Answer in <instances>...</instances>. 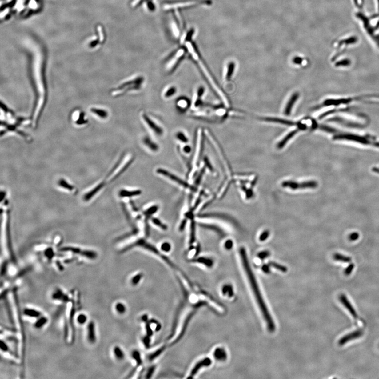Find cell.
Here are the masks:
<instances>
[{
	"label": "cell",
	"instance_id": "obj_7",
	"mask_svg": "<svg viewBox=\"0 0 379 379\" xmlns=\"http://www.w3.org/2000/svg\"><path fill=\"white\" fill-rule=\"evenodd\" d=\"M212 364V360L209 357H205L204 359L201 360L194 365L193 368L192 369L191 371L189 374V376L188 378H193L194 376L197 375L201 369L204 367H208L210 366Z\"/></svg>",
	"mask_w": 379,
	"mask_h": 379
},
{
	"label": "cell",
	"instance_id": "obj_14",
	"mask_svg": "<svg viewBox=\"0 0 379 379\" xmlns=\"http://www.w3.org/2000/svg\"><path fill=\"white\" fill-rule=\"evenodd\" d=\"M339 298H340V301L342 303L343 305L346 308L347 310H348L350 313L351 314L353 317H354L355 319L357 318V314L356 313L354 309L352 307V305H351L350 302H349V301L346 298V297L344 294H342L340 296Z\"/></svg>",
	"mask_w": 379,
	"mask_h": 379
},
{
	"label": "cell",
	"instance_id": "obj_11",
	"mask_svg": "<svg viewBox=\"0 0 379 379\" xmlns=\"http://www.w3.org/2000/svg\"><path fill=\"white\" fill-rule=\"evenodd\" d=\"M183 51L184 50L183 49L180 50L178 52V53L175 54V57L173 58V59L171 61V62H170V64L168 66L167 68H168V71L171 72L175 69L182 60V58H183V56L184 55V51Z\"/></svg>",
	"mask_w": 379,
	"mask_h": 379
},
{
	"label": "cell",
	"instance_id": "obj_21",
	"mask_svg": "<svg viewBox=\"0 0 379 379\" xmlns=\"http://www.w3.org/2000/svg\"><path fill=\"white\" fill-rule=\"evenodd\" d=\"M48 318L46 316L42 315L40 317H38L37 321H35L34 325V327L36 329H41L46 325L48 322Z\"/></svg>",
	"mask_w": 379,
	"mask_h": 379
},
{
	"label": "cell",
	"instance_id": "obj_5",
	"mask_svg": "<svg viewBox=\"0 0 379 379\" xmlns=\"http://www.w3.org/2000/svg\"><path fill=\"white\" fill-rule=\"evenodd\" d=\"M157 173H158L159 174H161V175L165 176L166 178H168L169 179H170L171 180L177 183L178 184H179V185H180L181 186H183V187H184L185 188L190 189L191 190L194 192L197 191L196 190L197 189L194 186H191L188 182H186V181H184V180H183L182 179L179 178V177H177V176L174 175V174H173L171 173V172L168 171L166 170L163 169H161V168H159L158 169H157Z\"/></svg>",
	"mask_w": 379,
	"mask_h": 379
},
{
	"label": "cell",
	"instance_id": "obj_24",
	"mask_svg": "<svg viewBox=\"0 0 379 379\" xmlns=\"http://www.w3.org/2000/svg\"><path fill=\"white\" fill-rule=\"evenodd\" d=\"M189 101L186 98H181L177 101V106L180 109L185 110L189 106Z\"/></svg>",
	"mask_w": 379,
	"mask_h": 379
},
{
	"label": "cell",
	"instance_id": "obj_34",
	"mask_svg": "<svg viewBox=\"0 0 379 379\" xmlns=\"http://www.w3.org/2000/svg\"><path fill=\"white\" fill-rule=\"evenodd\" d=\"M158 210L159 206L158 205H153L146 210V211L144 212V214L146 216H150L157 212Z\"/></svg>",
	"mask_w": 379,
	"mask_h": 379
},
{
	"label": "cell",
	"instance_id": "obj_32",
	"mask_svg": "<svg viewBox=\"0 0 379 379\" xmlns=\"http://www.w3.org/2000/svg\"><path fill=\"white\" fill-rule=\"evenodd\" d=\"M269 264L270 265V266H272L276 269L277 270H279L280 271L283 272H286L287 271V268L285 266H283L281 264H278L277 263L270 262L269 263Z\"/></svg>",
	"mask_w": 379,
	"mask_h": 379
},
{
	"label": "cell",
	"instance_id": "obj_51",
	"mask_svg": "<svg viewBox=\"0 0 379 379\" xmlns=\"http://www.w3.org/2000/svg\"><path fill=\"white\" fill-rule=\"evenodd\" d=\"M302 61V58H299V57L298 58H295L293 59V62L295 64H301Z\"/></svg>",
	"mask_w": 379,
	"mask_h": 379
},
{
	"label": "cell",
	"instance_id": "obj_35",
	"mask_svg": "<svg viewBox=\"0 0 379 379\" xmlns=\"http://www.w3.org/2000/svg\"><path fill=\"white\" fill-rule=\"evenodd\" d=\"M143 277V274L142 273H138L134 275L132 278L131 282L133 285H137L140 282L141 279Z\"/></svg>",
	"mask_w": 379,
	"mask_h": 379
},
{
	"label": "cell",
	"instance_id": "obj_47",
	"mask_svg": "<svg viewBox=\"0 0 379 379\" xmlns=\"http://www.w3.org/2000/svg\"><path fill=\"white\" fill-rule=\"evenodd\" d=\"M155 370V367L154 366H152L151 368L149 370H148V372L146 374V378H150L151 377V376L153 375V373L154 372V371Z\"/></svg>",
	"mask_w": 379,
	"mask_h": 379
},
{
	"label": "cell",
	"instance_id": "obj_2",
	"mask_svg": "<svg viewBox=\"0 0 379 379\" xmlns=\"http://www.w3.org/2000/svg\"><path fill=\"white\" fill-rule=\"evenodd\" d=\"M333 139L334 140H346L358 143L364 145H372L379 148V142L376 141L372 136H363L352 133H340L335 134Z\"/></svg>",
	"mask_w": 379,
	"mask_h": 379
},
{
	"label": "cell",
	"instance_id": "obj_50",
	"mask_svg": "<svg viewBox=\"0 0 379 379\" xmlns=\"http://www.w3.org/2000/svg\"><path fill=\"white\" fill-rule=\"evenodd\" d=\"M186 223H187V220L186 219H184L181 222L180 227H179L180 231H182L184 230L185 228H186Z\"/></svg>",
	"mask_w": 379,
	"mask_h": 379
},
{
	"label": "cell",
	"instance_id": "obj_9",
	"mask_svg": "<svg viewBox=\"0 0 379 379\" xmlns=\"http://www.w3.org/2000/svg\"><path fill=\"white\" fill-rule=\"evenodd\" d=\"M331 121H334V122H337L339 124H342L343 126H349V127H352V128H362L363 127V124L360 123H357V122H353L352 121L349 120H346L345 118H341L339 117H337L334 118H331Z\"/></svg>",
	"mask_w": 379,
	"mask_h": 379
},
{
	"label": "cell",
	"instance_id": "obj_13",
	"mask_svg": "<svg viewBox=\"0 0 379 379\" xmlns=\"http://www.w3.org/2000/svg\"><path fill=\"white\" fill-rule=\"evenodd\" d=\"M300 94L298 92H295L292 95L288 103L286 104V106L284 109V114L286 116H289L291 113L294 104L297 102V99L299 98Z\"/></svg>",
	"mask_w": 379,
	"mask_h": 379
},
{
	"label": "cell",
	"instance_id": "obj_3",
	"mask_svg": "<svg viewBox=\"0 0 379 379\" xmlns=\"http://www.w3.org/2000/svg\"><path fill=\"white\" fill-rule=\"evenodd\" d=\"M142 82L143 78L141 77H138L131 80L126 81L123 84L118 86L116 89L114 90L112 92V94L113 96H118L123 94L124 93L129 91L139 89Z\"/></svg>",
	"mask_w": 379,
	"mask_h": 379
},
{
	"label": "cell",
	"instance_id": "obj_26",
	"mask_svg": "<svg viewBox=\"0 0 379 379\" xmlns=\"http://www.w3.org/2000/svg\"><path fill=\"white\" fill-rule=\"evenodd\" d=\"M204 92V88L203 86H201L199 88V89L197 90V96L195 98L194 103H193V106L194 107H197L200 104V98L202 96L203 93Z\"/></svg>",
	"mask_w": 379,
	"mask_h": 379
},
{
	"label": "cell",
	"instance_id": "obj_42",
	"mask_svg": "<svg viewBox=\"0 0 379 379\" xmlns=\"http://www.w3.org/2000/svg\"><path fill=\"white\" fill-rule=\"evenodd\" d=\"M270 234V232L268 230H265V231H263L262 233L261 234L260 236V237H259V240H260V241H261V242L265 241L266 240V239H268V237H269Z\"/></svg>",
	"mask_w": 379,
	"mask_h": 379
},
{
	"label": "cell",
	"instance_id": "obj_10",
	"mask_svg": "<svg viewBox=\"0 0 379 379\" xmlns=\"http://www.w3.org/2000/svg\"><path fill=\"white\" fill-rule=\"evenodd\" d=\"M52 298L55 301H60L63 303L69 302L70 301L69 296L64 293V292L59 288H58L53 292Z\"/></svg>",
	"mask_w": 379,
	"mask_h": 379
},
{
	"label": "cell",
	"instance_id": "obj_44",
	"mask_svg": "<svg viewBox=\"0 0 379 379\" xmlns=\"http://www.w3.org/2000/svg\"><path fill=\"white\" fill-rule=\"evenodd\" d=\"M270 255V252L268 251H263L260 252L257 254V257L261 260H264L267 258Z\"/></svg>",
	"mask_w": 379,
	"mask_h": 379
},
{
	"label": "cell",
	"instance_id": "obj_15",
	"mask_svg": "<svg viewBox=\"0 0 379 379\" xmlns=\"http://www.w3.org/2000/svg\"><path fill=\"white\" fill-rule=\"evenodd\" d=\"M191 262L197 263L199 264H203L207 268H211L214 265V261L209 257H199L192 259L190 260Z\"/></svg>",
	"mask_w": 379,
	"mask_h": 379
},
{
	"label": "cell",
	"instance_id": "obj_6",
	"mask_svg": "<svg viewBox=\"0 0 379 379\" xmlns=\"http://www.w3.org/2000/svg\"><path fill=\"white\" fill-rule=\"evenodd\" d=\"M141 118L142 120L144 121L146 125L148 126V128H149L153 133L159 136L162 134L163 132L162 129L161 128L160 126H159L157 123H155L152 120L146 113L143 112L141 114Z\"/></svg>",
	"mask_w": 379,
	"mask_h": 379
},
{
	"label": "cell",
	"instance_id": "obj_39",
	"mask_svg": "<svg viewBox=\"0 0 379 379\" xmlns=\"http://www.w3.org/2000/svg\"><path fill=\"white\" fill-rule=\"evenodd\" d=\"M161 249L164 252H169L171 250V245L169 242H165L161 245Z\"/></svg>",
	"mask_w": 379,
	"mask_h": 379
},
{
	"label": "cell",
	"instance_id": "obj_30",
	"mask_svg": "<svg viewBox=\"0 0 379 379\" xmlns=\"http://www.w3.org/2000/svg\"><path fill=\"white\" fill-rule=\"evenodd\" d=\"M191 233H190V243L192 244L195 241V222L193 219H191Z\"/></svg>",
	"mask_w": 379,
	"mask_h": 379
},
{
	"label": "cell",
	"instance_id": "obj_29",
	"mask_svg": "<svg viewBox=\"0 0 379 379\" xmlns=\"http://www.w3.org/2000/svg\"><path fill=\"white\" fill-rule=\"evenodd\" d=\"M76 321L78 325H83L86 324V323L88 321V317L86 315V314L82 313L79 314L78 317H76Z\"/></svg>",
	"mask_w": 379,
	"mask_h": 379
},
{
	"label": "cell",
	"instance_id": "obj_45",
	"mask_svg": "<svg viewBox=\"0 0 379 379\" xmlns=\"http://www.w3.org/2000/svg\"><path fill=\"white\" fill-rule=\"evenodd\" d=\"M233 246V242L231 240H228L224 243V248L227 250H231Z\"/></svg>",
	"mask_w": 379,
	"mask_h": 379
},
{
	"label": "cell",
	"instance_id": "obj_12",
	"mask_svg": "<svg viewBox=\"0 0 379 379\" xmlns=\"http://www.w3.org/2000/svg\"><path fill=\"white\" fill-rule=\"evenodd\" d=\"M363 335V332L360 330H357L355 331L352 332L351 333L344 336L339 340V345H342L345 343L348 342L349 341L357 339Z\"/></svg>",
	"mask_w": 379,
	"mask_h": 379
},
{
	"label": "cell",
	"instance_id": "obj_4",
	"mask_svg": "<svg viewBox=\"0 0 379 379\" xmlns=\"http://www.w3.org/2000/svg\"><path fill=\"white\" fill-rule=\"evenodd\" d=\"M284 188H289L292 190L305 189L309 188H314L317 186V183L314 181H309L303 182H297L293 181H285L282 183Z\"/></svg>",
	"mask_w": 379,
	"mask_h": 379
},
{
	"label": "cell",
	"instance_id": "obj_27",
	"mask_svg": "<svg viewBox=\"0 0 379 379\" xmlns=\"http://www.w3.org/2000/svg\"><path fill=\"white\" fill-rule=\"evenodd\" d=\"M228 71L226 75V79L227 80H229L231 79L232 75L233 74L234 71V69H235V64L233 62H230V63L228 65Z\"/></svg>",
	"mask_w": 379,
	"mask_h": 379
},
{
	"label": "cell",
	"instance_id": "obj_41",
	"mask_svg": "<svg viewBox=\"0 0 379 379\" xmlns=\"http://www.w3.org/2000/svg\"><path fill=\"white\" fill-rule=\"evenodd\" d=\"M1 351L3 352H7L10 351L9 346H8L6 341H3L2 340H1Z\"/></svg>",
	"mask_w": 379,
	"mask_h": 379
},
{
	"label": "cell",
	"instance_id": "obj_31",
	"mask_svg": "<svg viewBox=\"0 0 379 379\" xmlns=\"http://www.w3.org/2000/svg\"><path fill=\"white\" fill-rule=\"evenodd\" d=\"M153 224H155V225L158 226L159 228H161V229L163 230H166L168 229V226L166 225V224H163L160 220L158 218L155 217H153L152 218L151 220Z\"/></svg>",
	"mask_w": 379,
	"mask_h": 379
},
{
	"label": "cell",
	"instance_id": "obj_19",
	"mask_svg": "<svg viewBox=\"0 0 379 379\" xmlns=\"http://www.w3.org/2000/svg\"><path fill=\"white\" fill-rule=\"evenodd\" d=\"M141 193H142V191L140 190H132V191L122 190L119 192V195H120L121 197H132L140 195Z\"/></svg>",
	"mask_w": 379,
	"mask_h": 379
},
{
	"label": "cell",
	"instance_id": "obj_17",
	"mask_svg": "<svg viewBox=\"0 0 379 379\" xmlns=\"http://www.w3.org/2000/svg\"><path fill=\"white\" fill-rule=\"evenodd\" d=\"M300 130L301 129L300 128H298L297 129L293 130L292 131L288 133V134L285 137H284V138L282 140L280 141L279 142V143L277 145V148L279 149H282L284 146H285V144L288 143V141L290 140V139H292Z\"/></svg>",
	"mask_w": 379,
	"mask_h": 379
},
{
	"label": "cell",
	"instance_id": "obj_52",
	"mask_svg": "<svg viewBox=\"0 0 379 379\" xmlns=\"http://www.w3.org/2000/svg\"><path fill=\"white\" fill-rule=\"evenodd\" d=\"M183 151H184L185 153H190V152H191V147L189 146H184V148H183Z\"/></svg>",
	"mask_w": 379,
	"mask_h": 379
},
{
	"label": "cell",
	"instance_id": "obj_40",
	"mask_svg": "<svg viewBox=\"0 0 379 379\" xmlns=\"http://www.w3.org/2000/svg\"><path fill=\"white\" fill-rule=\"evenodd\" d=\"M177 138L181 142H184V143H186V142H188V139L187 138V137L182 132H179L177 133Z\"/></svg>",
	"mask_w": 379,
	"mask_h": 379
},
{
	"label": "cell",
	"instance_id": "obj_38",
	"mask_svg": "<svg viewBox=\"0 0 379 379\" xmlns=\"http://www.w3.org/2000/svg\"><path fill=\"white\" fill-rule=\"evenodd\" d=\"M319 128L320 129L324 131L328 132V133H334L337 132V130L334 129L333 128H332L329 126H325V125H321L319 126Z\"/></svg>",
	"mask_w": 379,
	"mask_h": 379
},
{
	"label": "cell",
	"instance_id": "obj_16",
	"mask_svg": "<svg viewBox=\"0 0 379 379\" xmlns=\"http://www.w3.org/2000/svg\"><path fill=\"white\" fill-rule=\"evenodd\" d=\"M23 314L26 317L35 319H38L42 315V313L40 311L33 308H25L23 310Z\"/></svg>",
	"mask_w": 379,
	"mask_h": 379
},
{
	"label": "cell",
	"instance_id": "obj_8",
	"mask_svg": "<svg viewBox=\"0 0 379 379\" xmlns=\"http://www.w3.org/2000/svg\"><path fill=\"white\" fill-rule=\"evenodd\" d=\"M87 339L90 343L94 344L97 341V335L95 330V325L94 321H90L86 328Z\"/></svg>",
	"mask_w": 379,
	"mask_h": 379
},
{
	"label": "cell",
	"instance_id": "obj_20",
	"mask_svg": "<svg viewBox=\"0 0 379 379\" xmlns=\"http://www.w3.org/2000/svg\"><path fill=\"white\" fill-rule=\"evenodd\" d=\"M262 120L266 121L268 122H276V123H279L281 124H285V125H288V126H294L296 124L295 123L290 121L286 120L284 119L279 118H262Z\"/></svg>",
	"mask_w": 379,
	"mask_h": 379
},
{
	"label": "cell",
	"instance_id": "obj_18",
	"mask_svg": "<svg viewBox=\"0 0 379 379\" xmlns=\"http://www.w3.org/2000/svg\"><path fill=\"white\" fill-rule=\"evenodd\" d=\"M213 357L217 361H224L227 359V354L224 349L219 347L214 351Z\"/></svg>",
	"mask_w": 379,
	"mask_h": 379
},
{
	"label": "cell",
	"instance_id": "obj_48",
	"mask_svg": "<svg viewBox=\"0 0 379 379\" xmlns=\"http://www.w3.org/2000/svg\"><path fill=\"white\" fill-rule=\"evenodd\" d=\"M204 162H205V164L206 165V167H207L210 170H211V171H213V167H212V166H211V164L210 163V161H209V160L208 159V158H207V157H205V158H204Z\"/></svg>",
	"mask_w": 379,
	"mask_h": 379
},
{
	"label": "cell",
	"instance_id": "obj_37",
	"mask_svg": "<svg viewBox=\"0 0 379 379\" xmlns=\"http://www.w3.org/2000/svg\"><path fill=\"white\" fill-rule=\"evenodd\" d=\"M132 357H133V359L135 360L138 365H140L142 364V359H141L140 352H138V351H134L132 353Z\"/></svg>",
	"mask_w": 379,
	"mask_h": 379
},
{
	"label": "cell",
	"instance_id": "obj_22",
	"mask_svg": "<svg viewBox=\"0 0 379 379\" xmlns=\"http://www.w3.org/2000/svg\"><path fill=\"white\" fill-rule=\"evenodd\" d=\"M113 353L115 359L119 361H121L122 360H123L125 357L124 351L121 348L120 346H114L113 348Z\"/></svg>",
	"mask_w": 379,
	"mask_h": 379
},
{
	"label": "cell",
	"instance_id": "obj_49",
	"mask_svg": "<svg viewBox=\"0 0 379 379\" xmlns=\"http://www.w3.org/2000/svg\"><path fill=\"white\" fill-rule=\"evenodd\" d=\"M262 270L264 273L268 274L270 272V265L269 264H264L262 267Z\"/></svg>",
	"mask_w": 379,
	"mask_h": 379
},
{
	"label": "cell",
	"instance_id": "obj_1",
	"mask_svg": "<svg viewBox=\"0 0 379 379\" xmlns=\"http://www.w3.org/2000/svg\"><path fill=\"white\" fill-rule=\"evenodd\" d=\"M240 255L244 271L246 273L250 285L253 292L254 295L257 301V305H259L264 320L266 322L268 329L270 331L273 332L275 328L274 323L262 297L255 276L254 275L253 272L252 271L250 263L248 261L246 250L243 247L241 248L240 249Z\"/></svg>",
	"mask_w": 379,
	"mask_h": 379
},
{
	"label": "cell",
	"instance_id": "obj_25",
	"mask_svg": "<svg viewBox=\"0 0 379 379\" xmlns=\"http://www.w3.org/2000/svg\"><path fill=\"white\" fill-rule=\"evenodd\" d=\"M222 292L224 295L228 296L229 297H233L234 294L233 289L231 285L225 284L222 288Z\"/></svg>",
	"mask_w": 379,
	"mask_h": 379
},
{
	"label": "cell",
	"instance_id": "obj_43",
	"mask_svg": "<svg viewBox=\"0 0 379 379\" xmlns=\"http://www.w3.org/2000/svg\"><path fill=\"white\" fill-rule=\"evenodd\" d=\"M201 226L205 227L206 228H207L208 229H210V230H215V231L217 232L219 234H223V232L222 231V230H221L220 229L217 228L216 226H212V225H207V224H202Z\"/></svg>",
	"mask_w": 379,
	"mask_h": 379
},
{
	"label": "cell",
	"instance_id": "obj_46",
	"mask_svg": "<svg viewBox=\"0 0 379 379\" xmlns=\"http://www.w3.org/2000/svg\"><path fill=\"white\" fill-rule=\"evenodd\" d=\"M204 172H205V168H203V169H202V170L199 173V175L197 176V179H196V180H195V184L197 185H197H199V184L200 183L201 181L202 180L203 175L204 174Z\"/></svg>",
	"mask_w": 379,
	"mask_h": 379
},
{
	"label": "cell",
	"instance_id": "obj_33",
	"mask_svg": "<svg viewBox=\"0 0 379 379\" xmlns=\"http://www.w3.org/2000/svg\"><path fill=\"white\" fill-rule=\"evenodd\" d=\"M144 144H146V146H147L150 148V149L155 151L157 150L158 149V147L157 146V144H155L154 143H153L152 141L150 140L149 139H145L144 140Z\"/></svg>",
	"mask_w": 379,
	"mask_h": 379
},
{
	"label": "cell",
	"instance_id": "obj_28",
	"mask_svg": "<svg viewBox=\"0 0 379 379\" xmlns=\"http://www.w3.org/2000/svg\"><path fill=\"white\" fill-rule=\"evenodd\" d=\"M115 310L119 314H123L126 311V307L123 303L118 302L115 305Z\"/></svg>",
	"mask_w": 379,
	"mask_h": 379
},
{
	"label": "cell",
	"instance_id": "obj_36",
	"mask_svg": "<svg viewBox=\"0 0 379 379\" xmlns=\"http://www.w3.org/2000/svg\"><path fill=\"white\" fill-rule=\"evenodd\" d=\"M176 91H177V89L175 87H174V86L170 87V88H169L166 91V92L164 93V97L166 98H170V97H172V95L175 94Z\"/></svg>",
	"mask_w": 379,
	"mask_h": 379
},
{
	"label": "cell",
	"instance_id": "obj_23",
	"mask_svg": "<svg viewBox=\"0 0 379 379\" xmlns=\"http://www.w3.org/2000/svg\"><path fill=\"white\" fill-rule=\"evenodd\" d=\"M76 319L75 317V308L74 306H72L71 307V311L70 313L69 317V325L70 326L72 332L73 333V337L74 336V320Z\"/></svg>",
	"mask_w": 379,
	"mask_h": 379
}]
</instances>
